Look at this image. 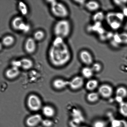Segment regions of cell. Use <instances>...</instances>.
<instances>
[{
  "mask_svg": "<svg viewBox=\"0 0 127 127\" xmlns=\"http://www.w3.org/2000/svg\"><path fill=\"white\" fill-rule=\"evenodd\" d=\"M72 53L65 39L55 37L48 48L47 56L52 66L61 68L66 65L71 60Z\"/></svg>",
  "mask_w": 127,
  "mask_h": 127,
  "instance_id": "1",
  "label": "cell"
},
{
  "mask_svg": "<svg viewBox=\"0 0 127 127\" xmlns=\"http://www.w3.org/2000/svg\"><path fill=\"white\" fill-rule=\"evenodd\" d=\"M72 31V25L67 19L58 20L53 25V32L55 37L65 39L70 35Z\"/></svg>",
  "mask_w": 127,
  "mask_h": 127,
  "instance_id": "2",
  "label": "cell"
},
{
  "mask_svg": "<svg viewBox=\"0 0 127 127\" xmlns=\"http://www.w3.org/2000/svg\"><path fill=\"white\" fill-rule=\"evenodd\" d=\"M45 3L49 5L52 15L58 20L67 19L69 17V9L64 2L56 0H48L45 1Z\"/></svg>",
  "mask_w": 127,
  "mask_h": 127,
  "instance_id": "3",
  "label": "cell"
},
{
  "mask_svg": "<svg viewBox=\"0 0 127 127\" xmlns=\"http://www.w3.org/2000/svg\"><path fill=\"white\" fill-rule=\"evenodd\" d=\"M10 25L13 30L24 34L28 33L32 28L30 24L26 22L22 16H17L14 17L11 21Z\"/></svg>",
  "mask_w": 127,
  "mask_h": 127,
  "instance_id": "4",
  "label": "cell"
},
{
  "mask_svg": "<svg viewBox=\"0 0 127 127\" xmlns=\"http://www.w3.org/2000/svg\"><path fill=\"white\" fill-rule=\"evenodd\" d=\"M105 17L107 23L112 29L118 30L121 27L123 18L122 13L109 12Z\"/></svg>",
  "mask_w": 127,
  "mask_h": 127,
  "instance_id": "5",
  "label": "cell"
},
{
  "mask_svg": "<svg viewBox=\"0 0 127 127\" xmlns=\"http://www.w3.org/2000/svg\"><path fill=\"white\" fill-rule=\"evenodd\" d=\"M27 104L29 109L33 112L38 111L42 108L41 100L35 94L29 95L27 98Z\"/></svg>",
  "mask_w": 127,
  "mask_h": 127,
  "instance_id": "6",
  "label": "cell"
},
{
  "mask_svg": "<svg viewBox=\"0 0 127 127\" xmlns=\"http://www.w3.org/2000/svg\"><path fill=\"white\" fill-rule=\"evenodd\" d=\"M78 57L81 63L86 66H91L94 62L93 54L88 50L83 49L80 51Z\"/></svg>",
  "mask_w": 127,
  "mask_h": 127,
  "instance_id": "7",
  "label": "cell"
},
{
  "mask_svg": "<svg viewBox=\"0 0 127 127\" xmlns=\"http://www.w3.org/2000/svg\"><path fill=\"white\" fill-rule=\"evenodd\" d=\"M97 91L100 97L105 99L111 97L114 92L113 87L107 83H104L99 85Z\"/></svg>",
  "mask_w": 127,
  "mask_h": 127,
  "instance_id": "8",
  "label": "cell"
},
{
  "mask_svg": "<svg viewBox=\"0 0 127 127\" xmlns=\"http://www.w3.org/2000/svg\"><path fill=\"white\" fill-rule=\"evenodd\" d=\"M84 79L81 75L75 76L69 81L68 87L72 91L79 90L85 85Z\"/></svg>",
  "mask_w": 127,
  "mask_h": 127,
  "instance_id": "9",
  "label": "cell"
},
{
  "mask_svg": "<svg viewBox=\"0 0 127 127\" xmlns=\"http://www.w3.org/2000/svg\"><path fill=\"white\" fill-rule=\"evenodd\" d=\"M37 43L32 37H28L25 41L24 45L25 51L28 54H34L37 50Z\"/></svg>",
  "mask_w": 127,
  "mask_h": 127,
  "instance_id": "10",
  "label": "cell"
},
{
  "mask_svg": "<svg viewBox=\"0 0 127 127\" xmlns=\"http://www.w3.org/2000/svg\"><path fill=\"white\" fill-rule=\"evenodd\" d=\"M43 119L41 115L36 114L30 116L26 119V125L28 127H35L41 123Z\"/></svg>",
  "mask_w": 127,
  "mask_h": 127,
  "instance_id": "11",
  "label": "cell"
},
{
  "mask_svg": "<svg viewBox=\"0 0 127 127\" xmlns=\"http://www.w3.org/2000/svg\"><path fill=\"white\" fill-rule=\"evenodd\" d=\"M84 6L87 11L94 13L99 11L100 4L98 1L91 0L86 1Z\"/></svg>",
  "mask_w": 127,
  "mask_h": 127,
  "instance_id": "12",
  "label": "cell"
},
{
  "mask_svg": "<svg viewBox=\"0 0 127 127\" xmlns=\"http://www.w3.org/2000/svg\"><path fill=\"white\" fill-rule=\"evenodd\" d=\"M15 38L11 34L6 35L2 37L1 43L3 47L5 48H10L15 43Z\"/></svg>",
  "mask_w": 127,
  "mask_h": 127,
  "instance_id": "13",
  "label": "cell"
},
{
  "mask_svg": "<svg viewBox=\"0 0 127 127\" xmlns=\"http://www.w3.org/2000/svg\"><path fill=\"white\" fill-rule=\"evenodd\" d=\"M99 86L98 81L93 78L88 80L84 85L86 90L89 92L95 91L98 89Z\"/></svg>",
  "mask_w": 127,
  "mask_h": 127,
  "instance_id": "14",
  "label": "cell"
},
{
  "mask_svg": "<svg viewBox=\"0 0 127 127\" xmlns=\"http://www.w3.org/2000/svg\"><path fill=\"white\" fill-rule=\"evenodd\" d=\"M68 84L69 81L62 78H59L54 80L53 82V85L55 89L61 90L68 87Z\"/></svg>",
  "mask_w": 127,
  "mask_h": 127,
  "instance_id": "15",
  "label": "cell"
},
{
  "mask_svg": "<svg viewBox=\"0 0 127 127\" xmlns=\"http://www.w3.org/2000/svg\"><path fill=\"white\" fill-rule=\"evenodd\" d=\"M20 73L19 68L11 66L7 69L5 72V75L8 79H15L18 77Z\"/></svg>",
  "mask_w": 127,
  "mask_h": 127,
  "instance_id": "16",
  "label": "cell"
},
{
  "mask_svg": "<svg viewBox=\"0 0 127 127\" xmlns=\"http://www.w3.org/2000/svg\"><path fill=\"white\" fill-rule=\"evenodd\" d=\"M81 73V76L84 79L88 80L92 78L94 73L91 66H86L82 68Z\"/></svg>",
  "mask_w": 127,
  "mask_h": 127,
  "instance_id": "17",
  "label": "cell"
},
{
  "mask_svg": "<svg viewBox=\"0 0 127 127\" xmlns=\"http://www.w3.org/2000/svg\"><path fill=\"white\" fill-rule=\"evenodd\" d=\"M17 9L21 16H26L29 13V9L28 5L23 1H19L17 2Z\"/></svg>",
  "mask_w": 127,
  "mask_h": 127,
  "instance_id": "18",
  "label": "cell"
},
{
  "mask_svg": "<svg viewBox=\"0 0 127 127\" xmlns=\"http://www.w3.org/2000/svg\"><path fill=\"white\" fill-rule=\"evenodd\" d=\"M20 59L21 67L24 70H29L33 68L34 63L32 60L28 58H23Z\"/></svg>",
  "mask_w": 127,
  "mask_h": 127,
  "instance_id": "19",
  "label": "cell"
},
{
  "mask_svg": "<svg viewBox=\"0 0 127 127\" xmlns=\"http://www.w3.org/2000/svg\"><path fill=\"white\" fill-rule=\"evenodd\" d=\"M100 96L97 92H89L87 95L86 99L87 101L91 104H94L99 101Z\"/></svg>",
  "mask_w": 127,
  "mask_h": 127,
  "instance_id": "20",
  "label": "cell"
},
{
  "mask_svg": "<svg viewBox=\"0 0 127 127\" xmlns=\"http://www.w3.org/2000/svg\"><path fill=\"white\" fill-rule=\"evenodd\" d=\"M42 113L45 116L48 118L53 117L55 114V109L51 106L46 105L42 108Z\"/></svg>",
  "mask_w": 127,
  "mask_h": 127,
  "instance_id": "21",
  "label": "cell"
},
{
  "mask_svg": "<svg viewBox=\"0 0 127 127\" xmlns=\"http://www.w3.org/2000/svg\"><path fill=\"white\" fill-rule=\"evenodd\" d=\"M115 93V96L124 100L127 97V88L124 86H119L116 88Z\"/></svg>",
  "mask_w": 127,
  "mask_h": 127,
  "instance_id": "22",
  "label": "cell"
},
{
  "mask_svg": "<svg viewBox=\"0 0 127 127\" xmlns=\"http://www.w3.org/2000/svg\"><path fill=\"white\" fill-rule=\"evenodd\" d=\"M46 36L45 32L43 30L39 29L35 31L32 37L36 41L38 42L44 40Z\"/></svg>",
  "mask_w": 127,
  "mask_h": 127,
  "instance_id": "23",
  "label": "cell"
},
{
  "mask_svg": "<svg viewBox=\"0 0 127 127\" xmlns=\"http://www.w3.org/2000/svg\"><path fill=\"white\" fill-rule=\"evenodd\" d=\"M110 127H127V121L123 119H113L111 122Z\"/></svg>",
  "mask_w": 127,
  "mask_h": 127,
  "instance_id": "24",
  "label": "cell"
},
{
  "mask_svg": "<svg viewBox=\"0 0 127 127\" xmlns=\"http://www.w3.org/2000/svg\"><path fill=\"white\" fill-rule=\"evenodd\" d=\"M119 110L122 116L127 118V102L124 101L119 104Z\"/></svg>",
  "mask_w": 127,
  "mask_h": 127,
  "instance_id": "25",
  "label": "cell"
},
{
  "mask_svg": "<svg viewBox=\"0 0 127 127\" xmlns=\"http://www.w3.org/2000/svg\"><path fill=\"white\" fill-rule=\"evenodd\" d=\"M105 17L103 12L98 11L94 13L93 16V20L95 22H100L102 21Z\"/></svg>",
  "mask_w": 127,
  "mask_h": 127,
  "instance_id": "26",
  "label": "cell"
},
{
  "mask_svg": "<svg viewBox=\"0 0 127 127\" xmlns=\"http://www.w3.org/2000/svg\"><path fill=\"white\" fill-rule=\"evenodd\" d=\"M91 66L94 73H100L103 69L102 65L98 62H94Z\"/></svg>",
  "mask_w": 127,
  "mask_h": 127,
  "instance_id": "27",
  "label": "cell"
},
{
  "mask_svg": "<svg viewBox=\"0 0 127 127\" xmlns=\"http://www.w3.org/2000/svg\"><path fill=\"white\" fill-rule=\"evenodd\" d=\"M106 122L101 119H97L93 122L92 127H107Z\"/></svg>",
  "mask_w": 127,
  "mask_h": 127,
  "instance_id": "28",
  "label": "cell"
},
{
  "mask_svg": "<svg viewBox=\"0 0 127 127\" xmlns=\"http://www.w3.org/2000/svg\"><path fill=\"white\" fill-rule=\"evenodd\" d=\"M121 44L124 45L127 44V32H122L119 34Z\"/></svg>",
  "mask_w": 127,
  "mask_h": 127,
  "instance_id": "29",
  "label": "cell"
},
{
  "mask_svg": "<svg viewBox=\"0 0 127 127\" xmlns=\"http://www.w3.org/2000/svg\"><path fill=\"white\" fill-rule=\"evenodd\" d=\"M11 66L18 68H21V63L20 59H14L11 62Z\"/></svg>",
  "mask_w": 127,
  "mask_h": 127,
  "instance_id": "30",
  "label": "cell"
},
{
  "mask_svg": "<svg viewBox=\"0 0 127 127\" xmlns=\"http://www.w3.org/2000/svg\"><path fill=\"white\" fill-rule=\"evenodd\" d=\"M41 124L44 127H52L53 125V122L51 120L48 119H43Z\"/></svg>",
  "mask_w": 127,
  "mask_h": 127,
  "instance_id": "31",
  "label": "cell"
},
{
  "mask_svg": "<svg viewBox=\"0 0 127 127\" xmlns=\"http://www.w3.org/2000/svg\"><path fill=\"white\" fill-rule=\"evenodd\" d=\"M75 3L78 4L80 5H85L86 1L85 0H75L74 1Z\"/></svg>",
  "mask_w": 127,
  "mask_h": 127,
  "instance_id": "32",
  "label": "cell"
},
{
  "mask_svg": "<svg viewBox=\"0 0 127 127\" xmlns=\"http://www.w3.org/2000/svg\"><path fill=\"white\" fill-rule=\"evenodd\" d=\"M80 127H89L85 125H82Z\"/></svg>",
  "mask_w": 127,
  "mask_h": 127,
  "instance_id": "33",
  "label": "cell"
}]
</instances>
